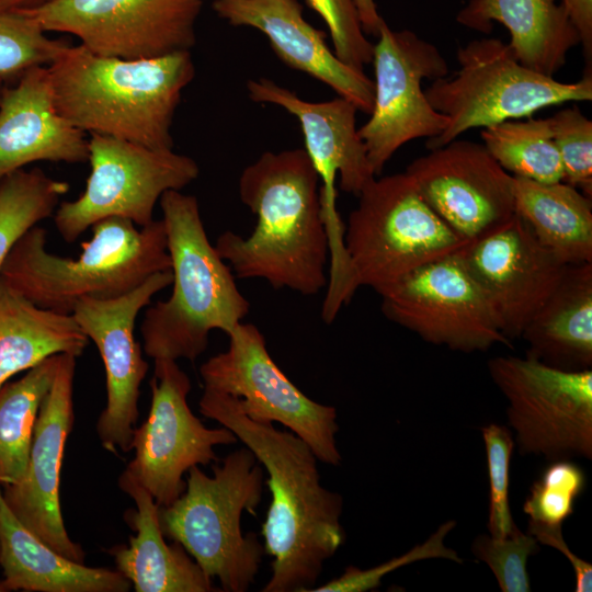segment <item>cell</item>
Wrapping results in <instances>:
<instances>
[{
  "mask_svg": "<svg viewBox=\"0 0 592 592\" xmlns=\"http://www.w3.org/2000/svg\"><path fill=\"white\" fill-rule=\"evenodd\" d=\"M455 526V521H447L441 524L425 542L415 545L407 553L368 569L349 566L340 577L334 578L318 588H312L310 592L372 591L380 587L382 580L386 574L407 565L425 559L443 558L462 563L463 560L457 555V551L444 545L446 535Z\"/></svg>",
  "mask_w": 592,
  "mask_h": 592,
  "instance_id": "cell-37",
  "label": "cell"
},
{
  "mask_svg": "<svg viewBox=\"0 0 592 592\" xmlns=\"http://www.w3.org/2000/svg\"><path fill=\"white\" fill-rule=\"evenodd\" d=\"M560 156L563 182L592 198V122L577 106L548 117Z\"/></svg>",
  "mask_w": 592,
  "mask_h": 592,
  "instance_id": "cell-35",
  "label": "cell"
},
{
  "mask_svg": "<svg viewBox=\"0 0 592 592\" xmlns=\"http://www.w3.org/2000/svg\"><path fill=\"white\" fill-rule=\"evenodd\" d=\"M119 488L135 503L125 520L135 531L128 546L110 550L117 571L133 584L136 592H210L212 579L190 557L184 547L167 544L159 523V505L152 496L126 470L118 478Z\"/></svg>",
  "mask_w": 592,
  "mask_h": 592,
  "instance_id": "cell-23",
  "label": "cell"
},
{
  "mask_svg": "<svg viewBox=\"0 0 592 592\" xmlns=\"http://www.w3.org/2000/svg\"><path fill=\"white\" fill-rule=\"evenodd\" d=\"M539 550L536 538L520 528L505 537L480 534L471 544L473 555L489 567L502 592L531 591L527 560Z\"/></svg>",
  "mask_w": 592,
  "mask_h": 592,
  "instance_id": "cell-34",
  "label": "cell"
},
{
  "mask_svg": "<svg viewBox=\"0 0 592 592\" xmlns=\"http://www.w3.org/2000/svg\"><path fill=\"white\" fill-rule=\"evenodd\" d=\"M66 45L23 10L0 7V78L7 83L32 67L48 66Z\"/></svg>",
  "mask_w": 592,
  "mask_h": 592,
  "instance_id": "cell-32",
  "label": "cell"
},
{
  "mask_svg": "<svg viewBox=\"0 0 592 592\" xmlns=\"http://www.w3.org/2000/svg\"><path fill=\"white\" fill-rule=\"evenodd\" d=\"M489 479V514L487 527L494 537H505L519 527L509 501L510 466L514 449L512 432L504 425L490 423L481 428Z\"/></svg>",
  "mask_w": 592,
  "mask_h": 592,
  "instance_id": "cell-36",
  "label": "cell"
},
{
  "mask_svg": "<svg viewBox=\"0 0 592 592\" xmlns=\"http://www.w3.org/2000/svg\"><path fill=\"white\" fill-rule=\"evenodd\" d=\"M460 255L509 340L521 337L568 266L536 239L516 213L500 228L465 247Z\"/></svg>",
  "mask_w": 592,
  "mask_h": 592,
  "instance_id": "cell-20",
  "label": "cell"
},
{
  "mask_svg": "<svg viewBox=\"0 0 592 592\" xmlns=\"http://www.w3.org/2000/svg\"><path fill=\"white\" fill-rule=\"evenodd\" d=\"M201 9L202 0H52L23 11L98 56L150 59L191 50Z\"/></svg>",
  "mask_w": 592,
  "mask_h": 592,
  "instance_id": "cell-15",
  "label": "cell"
},
{
  "mask_svg": "<svg viewBox=\"0 0 592 592\" xmlns=\"http://www.w3.org/2000/svg\"><path fill=\"white\" fill-rule=\"evenodd\" d=\"M515 213L567 265L592 262V198L563 182L513 177Z\"/></svg>",
  "mask_w": 592,
  "mask_h": 592,
  "instance_id": "cell-28",
  "label": "cell"
},
{
  "mask_svg": "<svg viewBox=\"0 0 592 592\" xmlns=\"http://www.w3.org/2000/svg\"><path fill=\"white\" fill-rule=\"evenodd\" d=\"M90 174L75 201H65L54 214L61 238L70 243L109 217L130 219L137 227L153 221L162 194L181 191L200 174L197 162L172 150L151 149L130 141L92 134Z\"/></svg>",
  "mask_w": 592,
  "mask_h": 592,
  "instance_id": "cell-10",
  "label": "cell"
},
{
  "mask_svg": "<svg viewBox=\"0 0 592 592\" xmlns=\"http://www.w3.org/2000/svg\"><path fill=\"white\" fill-rule=\"evenodd\" d=\"M488 372L508 401L522 455L592 458V369L562 371L525 356H496Z\"/></svg>",
  "mask_w": 592,
  "mask_h": 592,
  "instance_id": "cell-11",
  "label": "cell"
},
{
  "mask_svg": "<svg viewBox=\"0 0 592 592\" xmlns=\"http://www.w3.org/2000/svg\"><path fill=\"white\" fill-rule=\"evenodd\" d=\"M456 21L483 34L491 33L493 22L503 24L515 59L547 77H554L580 44L577 29L557 0H469Z\"/></svg>",
  "mask_w": 592,
  "mask_h": 592,
  "instance_id": "cell-24",
  "label": "cell"
},
{
  "mask_svg": "<svg viewBox=\"0 0 592 592\" xmlns=\"http://www.w3.org/2000/svg\"><path fill=\"white\" fill-rule=\"evenodd\" d=\"M77 259L46 250V230H27L8 255L0 276L37 307L71 315L86 297L114 298L158 272L171 271L163 221L137 228L127 218L94 224Z\"/></svg>",
  "mask_w": 592,
  "mask_h": 592,
  "instance_id": "cell-5",
  "label": "cell"
},
{
  "mask_svg": "<svg viewBox=\"0 0 592 592\" xmlns=\"http://www.w3.org/2000/svg\"><path fill=\"white\" fill-rule=\"evenodd\" d=\"M171 283V271L158 272L122 296L81 298L71 312L81 331L98 348L104 364L107 398L96 432L102 446L111 453L130 451L138 419L139 387L149 367L135 339L136 319L153 295Z\"/></svg>",
  "mask_w": 592,
  "mask_h": 592,
  "instance_id": "cell-17",
  "label": "cell"
},
{
  "mask_svg": "<svg viewBox=\"0 0 592 592\" xmlns=\"http://www.w3.org/2000/svg\"><path fill=\"white\" fill-rule=\"evenodd\" d=\"M459 69L432 81L424 90L432 107L448 118L439 135L426 140L440 148L463 133L531 116L543 107L592 100V76L560 82L522 66L508 44L497 37L473 39L456 53Z\"/></svg>",
  "mask_w": 592,
  "mask_h": 592,
  "instance_id": "cell-7",
  "label": "cell"
},
{
  "mask_svg": "<svg viewBox=\"0 0 592 592\" xmlns=\"http://www.w3.org/2000/svg\"><path fill=\"white\" fill-rule=\"evenodd\" d=\"M76 358L60 355L56 376L35 420L26 471L19 482L3 486L2 496L29 531L60 555L83 563L84 551L66 531L59 499L65 445L75 421Z\"/></svg>",
  "mask_w": 592,
  "mask_h": 592,
  "instance_id": "cell-19",
  "label": "cell"
},
{
  "mask_svg": "<svg viewBox=\"0 0 592 592\" xmlns=\"http://www.w3.org/2000/svg\"><path fill=\"white\" fill-rule=\"evenodd\" d=\"M86 135L57 111L47 66L27 69L0 94V181L33 162L88 161Z\"/></svg>",
  "mask_w": 592,
  "mask_h": 592,
  "instance_id": "cell-22",
  "label": "cell"
},
{
  "mask_svg": "<svg viewBox=\"0 0 592 592\" xmlns=\"http://www.w3.org/2000/svg\"><path fill=\"white\" fill-rule=\"evenodd\" d=\"M47 69L56 109L75 127L151 149H173V117L195 76L191 50L119 59L67 44Z\"/></svg>",
  "mask_w": 592,
  "mask_h": 592,
  "instance_id": "cell-3",
  "label": "cell"
},
{
  "mask_svg": "<svg viewBox=\"0 0 592 592\" xmlns=\"http://www.w3.org/2000/svg\"><path fill=\"white\" fill-rule=\"evenodd\" d=\"M88 343L72 315L37 307L0 276V387L50 355L79 357Z\"/></svg>",
  "mask_w": 592,
  "mask_h": 592,
  "instance_id": "cell-27",
  "label": "cell"
},
{
  "mask_svg": "<svg viewBox=\"0 0 592 592\" xmlns=\"http://www.w3.org/2000/svg\"><path fill=\"white\" fill-rule=\"evenodd\" d=\"M61 354L46 357L0 387V486L19 482L27 467L41 403L52 387Z\"/></svg>",
  "mask_w": 592,
  "mask_h": 592,
  "instance_id": "cell-29",
  "label": "cell"
},
{
  "mask_svg": "<svg viewBox=\"0 0 592 592\" xmlns=\"http://www.w3.org/2000/svg\"><path fill=\"white\" fill-rule=\"evenodd\" d=\"M198 409L234 432L269 475L271 502L260 534L272 561L271 577L261 591L310 592L325 562L345 542L342 496L321 485L318 458L289 430L253 421L229 396L205 388Z\"/></svg>",
  "mask_w": 592,
  "mask_h": 592,
  "instance_id": "cell-1",
  "label": "cell"
},
{
  "mask_svg": "<svg viewBox=\"0 0 592 592\" xmlns=\"http://www.w3.org/2000/svg\"><path fill=\"white\" fill-rule=\"evenodd\" d=\"M424 202L471 243L515 214L514 179L483 144L454 139L409 163Z\"/></svg>",
  "mask_w": 592,
  "mask_h": 592,
  "instance_id": "cell-18",
  "label": "cell"
},
{
  "mask_svg": "<svg viewBox=\"0 0 592 592\" xmlns=\"http://www.w3.org/2000/svg\"><path fill=\"white\" fill-rule=\"evenodd\" d=\"M327 24L335 56L350 67L363 70L373 60L354 0H306Z\"/></svg>",
  "mask_w": 592,
  "mask_h": 592,
  "instance_id": "cell-38",
  "label": "cell"
},
{
  "mask_svg": "<svg viewBox=\"0 0 592 592\" xmlns=\"http://www.w3.org/2000/svg\"><path fill=\"white\" fill-rule=\"evenodd\" d=\"M69 189L39 168H23L0 181V272L19 239L49 218Z\"/></svg>",
  "mask_w": 592,
  "mask_h": 592,
  "instance_id": "cell-31",
  "label": "cell"
},
{
  "mask_svg": "<svg viewBox=\"0 0 592 592\" xmlns=\"http://www.w3.org/2000/svg\"><path fill=\"white\" fill-rule=\"evenodd\" d=\"M5 83L7 82L0 78V94Z\"/></svg>",
  "mask_w": 592,
  "mask_h": 592,
  "instance_id": "cell-43",
  "label": "cell"
},
{
  "mask_svg": "<svg viewBox=\"0 0 592 592\" xmlns=\"http://www.w3.org/2000/svg\"><path fill=\"white\" fill-rule=\"evenodd\" d=\"M0 592H4L3 589L0 587Z\"/></svg>",
  "mask_w": 592,
  "mask_h": 592,
  "instance_id": "cell-44",
  "label": "cell"
},
{
  "mask_svg": "<svg viewBox=\"0 0 592 592\" xmlns=\"http://www.w3.org/2000/svg\"><path fill=\"white\" fill-rule=\"evenodd\" d=\"M171 260L172 293L148 305L140 325L145 353L194 362L209 333L228 334L250 310L229 264L207 238L197 198L170 190L159 200Z\"/></svg>",
  "mask_w": 592,
  "mask_h": 592,
  "instance_id": "cell-4",
  "label": "cell"
},
{
  "mask_svg": "<svg viewBox=\"0 0 592 592\" xmlns=\"http://www.w3.org/2000/svg\"><path fill=\"white\" fill-rule=\"evenodd\" d=\"M580 36L583 54L591 67L592 59V0H560Z\"/></svg>",
  "mask_w": 592,
  "mask_h": 592,
  "instance_id": "cell-40",
  "label": "cell"
},
{
  "mask_svg": "<svg viewBox=\"0 0 592 592\" xmlns=\"http://www.w3.org/2000/svg\"><path fill=\"white\" fill-rule=\"evenodd\" d=\"M228 350L200 367L204 388L227 395L257 422H278L305 441L318 460L339 466L337 410L310 399L272 360L262 332L240 322L228 334Z\"/></svg>",
  "mask_w": 592,
  "mask_h": 592,
  "instance_id": "cell-12",
  "label": "cell"
},
{
  "mask_svg": "<svg viewBox=\"0 0 592 592\" xmlns=\"http://www.w3.org/2000/svg\"><path fill=\"white\" fill-rule=\"evenodd\" d=\"M239 195L257 215L253 231L247 238L225 231L214 244L235 276L305 296L327 287L319 177L306 150L263 152L241 172Z\"/></svg>",
  "mask_w": 592,
  "mask_h": 592,
  "instance_id": "cell-2",
  "label": "cell"
},
{
  "mask_svg": "<svg viewBox=\"0 0 592 592\" xmlns=\"http://www.w3.org/2000/svg\"><path fill=\"white\" fill-rule=\"evenodd\" d=\"M344 227L356 286L378 293L415 269L469 244L421 197L405 171L372 179Z\"/></svg>",
  "mask_w": 592,
  "mask_h": 592,
  "instance_id": "cell-8",
  "label": "cell"
},
{
  "mask_svg": "<svg viewBox=\"0 0 592 592\" xmlns=\"http://www.w3.org/2000/svg\"><path fill=\"white\" fill-rule=\"evenodd\" d=\"M361 24L365 34L377 36L380 27L386 23L379 15L374 0H354Z\"/></svg>",
  "mask_w": 592,
  "mask_h": 592,
  "instance_id": "cell-41",
  "label": "cell"
},
{
  "mask_svg": "<svg viewBox=\"0 0 592 592\" xmlns=\"http://www.w3.org/2000/svg\"><path fill=\"white\" fill-rule=\"evenodd\" d=\"M527 533L539 544L553 547L561 553L571 563L576 577V592L592 590V565L571 551L562 536V527H544L527 524Z\"/></svg>",
  "mask_w": 592,
  "mask_h": 592,
  "instance_id": "cell-39",
  "label": "cell"
},
{
  "mask_svg": "<svg viewBox=\"0 0 592 592\" xmlns=\"http://www.w3.org/2000/svg\"><path fill=\"white\" fill-rule=\"evenodd\" d=\"M212 465L187 470L184 492L159 506L164 537L181 544L224 592H246L255 581L265 554L255 533L243 534L244 511L255 515L265 483L264 468L247 447Z\"/></svg>",
  "mask_w": 592,
  "mask_h": 592,
  "instance_id": "cell-6",
  "label": "cell"
},
{
  "mask_svg": "<svg viewBox=\"0 0 592 592\" xmlns=\"http://www.w3.org/2000/svg\"><path fill=\"white\" fill-rule=\"evenodd\" d=\"M0 565L4 592H126L132 585L117 570L87 567L46 545L11 512L1 486Z\"/></svg>",
  "mask_w": 592,
  "mask_h": 592,
  "instance_id": "cell-25",
  "label": "cell"
},
{
  "mask_svg": "<svg viewBox=\"0 0 592 592\" xmlns=\"http://www.w3.org/2000/svg\"><path fill=\"white\" fill-rule=\"evenodd\" d=\"M213 9L231 25L262 32L286 66L327 84L358 111L372 112L374 81L335 56L326 33L304 19L297 0H215Z\"/></svg>",
  "mask_w": 592,
  "mask_h": 592,
  "instance_id": "cell-21",
  "label": "cell"
},
{
  "mask_svg": "<svg viewBox=\"0 0 592 592\" xmlns=\"http://www.w3.org/2000/svg\"><path fill=\"white\" fill-rule=\"evenodd\" d=\"M247 90L253 102L281 106L300 124L305 150L321 182L320 202L331 261L322 308L335 314L357 289L344 247L345 226L337 210L335 180L339 177L343 192L357 196L376 177L356 128L358 110L342 96L322 102L306 101L267 78L249 80Z\"/></svg>",
  "mask_w": 592,
  "mask_h": 592,
  "instance_id": "cell-9",
  "label": "cell"
},
{
  "mask_svg": "<svg viewBox=\"0 0 592 592\" xmlns=\"http://www.w3.org/2000/svg\"><path fill=\"white\" fill-rule=\"evenodd\" d=\"M480 135L488 152L511 175L542 183L563 181L548 118L509 119L483 127Z\"/></svg>",
  "mask_w": 592,
  "mask_h": 592,
  "instance_id": "cell-30",
  "label": "cell"
},
{
  "mask_svg": "<svg viewBox=\"0 0 592 592\" xmlns=\"http://www.w3.org/2000/svg\"><path fill=\"white\" fill-rule=\"evenodd\" d=\"M521 337L530 358L562 371L592 368V262L567 266Z\"/></svg>",
  "mask_w": 592,
  "mask_h": 592,
  "instance_id": "cell-26",
  "label": "cell"
},
{
  "mask_svg": "<svg viewBox=\"0 0 592 592\" xmlns=\"http://www.w3.org/2000/svg\"><path fill=\"white\" fill-rule=\"evenodd\" d=\"M374 104L358 128L369 164L379 175L394 153L407 143L439 136L448 118L428 101L422 81L446 77L448 65L440 49L409 30L386 23L373 46Z\"/></svg>",
  "mask_w": 592,
  "mask_h": 592,
  "instance_id": "cell-14",
  "label": "cell"
},
{
  "mask_svg": "<svg viewBox=\"0 0 592 592\" xmlns=\"http://www.w3.org/2000/svg\"><path fill=\"white\" fill-rule=\"evenodd\" d=\"M153 361L150 410L146 421L134 428L130 451L135 456L125 470L159 506H166L184 492L183 475L191 467L219 460L214 447L238 439L226 426L206 428L192 412L186 400L191 380L177 361Z\"/></svg>",
  "mask_w": 592,
  "mask_h": 592,
  "instance_id": "cell-16",
  "label": "cell"
},
{
  "mask_svg": "<svg viewBox=\"0 0 592 592\" xmlns=\"http://www.w3.org/2000/svg\"><path fill=\"white\" fill-rule=\"evenodd\" d=\"M52 0H0V7L14 10H31Z\"/></svg>",
  "mask_w": 592,
  "mask_h": 592,
  "instance_id": "cell-42",
  "label": "cell"
},
{
  "mask_svg": "<svg viewBox=\"0 0 592 592\" xmlns=\"http://www.w3.org/2000/svg\"><path fill=\"white\" fill-rule=\"evenodd\" d=\"M587 475L571 459H557L532 485L523 503L527 524L562 527L574 512V503L587 487Z\"/></svg>",
  "mask_w": 592,
  "mask_h": 592,
  "instance_id": "cell-33",
  "label": "cell"
},
{
  "mask_svg": "<svg viewBox=\"0 0 592 592\" xmlns=\"http://www.w3.org/2000/svg\"><path fill=\"white\" fill-rule=\"evenodd\" d=\"M378 294L384 316L428 343L464 353L511 346L460 251L415 269Z\"/></svg>",
  "mask_w": 592,
  "mask_h": 592,
  "instance_id": "cell-13",
  "label": "cell"
}]
</instances>
